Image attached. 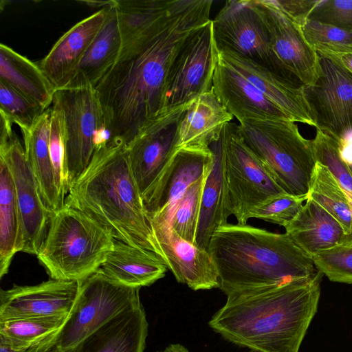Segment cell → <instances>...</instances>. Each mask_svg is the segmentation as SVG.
Segmentation results:
<instances>
[{"mask_svg": "<svg viewBox=\"0 0 352 352\" xmlns=\"http://www.w3.org/2000/svg\"><path fill=\"white\" fill-rule=\"evenodd\" d=\"M219 57L250 81L292 121L316 127L303 85H296L234 53L219 52Z\"/></svg>", "mask_w": 352, "mask_h": 352, "instance_id": "44dd1931", "label": "cell"}, {"mask_svg": "<svg viewBox=\"0 0 352 352\" xmlns=\"http://www.w3.org/2000/svg\"><path fill=\"white\" fill-rule=\"evenodd\" d=\"M21 219L13 177L6 160L0 157V278L9 270L13 256L22 252Z\"/></svg>", "mask_w": 352, "mask_h": 352, "instance_id": "f546056e", "label": "cell"}, {"mask_svg": "<svg viewBox=\"0 0 352 352\" xmlns=\"http://www.w3.org/2000/svg\"><path fill=\"white\" fill-rule=\"evenodd\" d=\"M318 56L320 76L304 86L305 97L316 129L340 144L352 134V74L338 59Z\"/></svg>", "mask_w": 352, "mask_h": 352, "instance_id": "7c38bea8", "label": "cell"}, {"mask_svg": "<svg viewBox=\"0 0 352 352\" xmlns=\"http://www.w3.org/2000/svg\"><path fill=\"white\" fill-rule=\"evenodd\" d=\"M211 0H176L171 12L122 46L95 87L111 144L128 146L164 111L172 62L185 40L210 19Z\"/></svg>", "mask_w": 352, "mask_h": 352, "instance_id": "6da1fadb", "label": "cell"}, {"mask_svg": "<svg viewBox=\"0 0 352 352\" xmlns=\"http://www.w3.org/2000/svg\"><path fill=\"white\" fill-rule=\"evenodd\" d=\"M311 140L316 162L329 170L352 202V173L339 143L319 129Z\"/></svg>", "mask_w": 352, "mask_h": 352, "instance_id": "d590c367", "label": "cell"}, {"mask_svg": "<svg viewBox=\"0 0 352 352\" xmlns=\"http://www.w3.org/2000/svg\"><path fill=\"white\" fill-rule=\"evenodd\" d=\"M233 117L213 89L196 97L187 106L181 120L176 149L208 148L220 138L224 126Z\"/></svg>", "mask_w": 352, "mask_h": 352, "instance_id": "603a6c76", "label": "cell"}, {"mask_svg": "<svg viewBox=\"0 0 352 352\" xmlns=\"http://www.w3.org/2000/svg\"><path fill=\"white\" fill-rule=\"evenodd\" d=\"M208 173L192 184L171 206L149 219V222H165L183 239L197 245L201 197Z\"/></svg>", "mask_w": 352, "mask_h": 352, "instance_id": "d6a6232c", "label": "cell"}, {"mask_svg": "<svg viewBox=\"0 0 352 352\" xmlns=\"http://www.w3.org/2000/svg\"><path fill=\"white\" fill-rule=\"evenodd\" d=\"M114 3L115 0L113 4L106 8V17L102 28L65 88L87 86L95 88L118 59L122 48V38Z\"/></svg>", "mask_w": 352, "mask_h": 352, "instance_id": "484cf974", "label": "cell"}, {"mask_svg": "<svg viewBox=\"0 0 352 352\" xmlns=\"http://www.w3.org/2000/svg\"><path fill=\"white\" fill-rule=\"evenodd\" d=\"M213 164L210 148H177L149 190L142 196L148 219L171 206L184 191L208 173Z\"/></svg>", "mask_w": 352, "mask_h": 352, "instance_id": "ac0fdd59", "label": "cell"}, {"mask_svg": "<svg viewBox=\"0 0 352 352\" xmlns=\"http://www.w3.org/2000/svg\"><path fill=\"white\" fill-rule=\"evenodd\" d=\"M0 157L7 162L14 182L21 219L22 252L36 256L45 239L52 212L43 200L24 147L16 134L0 144Z\"/></svg>", "mask_w": 352, "mask_h": 352, "instance_id": "4fadbf2b", "label": "cell"}, {"mask_svg": "<svg viewBox=\"0 0 352 352\" xmlns=\"http://www.w3.org/2000/svg\"><path fill=\"white\" fill-rule=\"evenodd\" d=\"M114 241L102 225L65 204L52 212L36 256L52 279L82 281L99 270Z\"/></svg>", "mask_w": 352, "mask_h": 352, "instance_id": "5b68a950", "label": "cell"}, {"mask_svg": "<svg viewBox=\"0 0 352 352\" xmlns=\"http://www.w3.org/2000/svg\"><path fill=\"white\" fill-rule=\"evenodd\" d=\"M52 108L60 115L67 192L86 170L98 148L110 142L104 116L91 86L55 90Z\"/></svg>", "mask_w": 352, "mask_h": 352, "instance_id": "52a82bcc", "label": "cell"}, {"mask_svg": "<svg viewBox=\"0 0 352 352\" xmlns=\"http://www.w3.org/2000/svg\"><path fill=\"white\" fill-rule=\"evenodd\" d=\"M267 29L273 51L304 86L314 85L320 76L319 56L307 42L300 25L274 0H252Z\"/></svg>", "mask_w": 352, "mask_h": 352, "instance_id": "9a60e30c", "label": "cell"}, {"mask_svg": "<svg viewBox=\"0 0 352 352\" xmlns=\"http://www.w3.org/2000/svg\"><path fill=\"white\" fill-rule=\"evenodd\" d=\"M307 197L341 224L347 236V245H352V202L329 170L318 162L311 176Z\"/></svg>", "mask_w": 352, "mask_h": 352, "instance_id": "1f68e13d", "label": "cell"}, {"mask_svg": "<svg viewBox=\"0 0 352 352\" xmlns=\"http://www.w3.org/2000/svg\"><path fill=\"white\" fill-rule=\"evenodd\" d=\"M218 60L210 19L190 34L177 51L167 77L164 111L211 91Z\"/></svg>", "mask_w": 352, "mask_h": 352, "instance_id": "8fae6325", "label": "cell"}, {"mask_svg": "<svg viewBox=\"0 0 352 352\" xmlns=\"http://www.w3.org/2000/svg\"><path fill=\"white\" fill-rule=\"evenodd\" d=\"M167 269L156 254L115 239L98 271L120 285L140 289L163 278Z\"/></svg>", "mask_w": 352, "mask_h": 352, "instance_id": "d4e9b609", "label": "cell"}, {"mask_svg": "<svg viewBox=\"0 0 352 352\" xmlns=\"http://www.w3.org/2000/svg\"><path fill=\"white\" fill-rule=\"evenodd\" d=\"M176 0H115L122 46L148 30L171 11Z\"/></svg>", "mask_w": 352, "mask_h": 352, "instance_id": "4dcf8cb0", "label": "cell"}, {"mask_svg": "<svg viewBox=\"0 0 352 352\" xmlns=\"http://www.w3.org/2000/svg\"><path fill=\"white\" fill-rule=\"evenodd\" d=\"M212 24L219 52L234 53L296 85H303L275 55L267 29L252 0L227 1Z\"/></svg>", "mask_w": 352, "mask_h": 352, "instance_id": "9c48e42d", "label": "cell"}, {"mask_svg": "<svg viewBox=\"0 0 352 352\" xmlns=\"http://www.w3.org/2000/svg\"><path fill=\"white\" fill-rule=\"evenodd\" d=\"M318 271L330 280L352 284V245H340L312 256Z\"/></svg>", "mask_w": 352, "mask_h": 352, "instance_id": "f35d334b", "label": "cell"}, {"mask_svg": "<svg viewBox=\"0 0 352 352\" xmlns=\"http://www.w3.org/2000/svg\"><path fill=\"white\" fill-rule=\"evenodd\" d=\"M352 173V155H342Z\"/></svg>", "mask_w": 352, "mask_h": 352, "instance_id": "7dc6e473", "label": "cell"}, {"mask_svg": "<svg viewBox=\"0 0 352 352\" xmlns=\"http://www.w3.org/2000/svg\"><path fill=\"white\" fill-rule=\"evenodd\" d=\"M285 233L310 256L335 247L347 245L341 224L310 198L297 215L284 226Z\"/></svg>", "mask_w": 352, "mask_h": 352, "instance_id": "cb8c5ba5", "label": "cell"}, {"mask_svg": "<svg viewBox=\"0 0 352 352\" xmlns=\"http://www.w3.org/2000/svg\"><path fill=\"white\" fill-rule=\"evenodd\" d=\"M50 108L28 130L21 131L27 160L36 178L45 206L52 212L62 208L65 201L60 196L56 184L51 159L49 135Z\"/></svg>", "mask_w": 352, "mask_h": 352, "instance_id": "83f0119b", "label": "cell"}, {"mask_svg": "<svg viewBox=\"0 0 352 352\" xmlns=\"http://www.w3.org/2000/svg\"><path fill=\"white\" fill-rule=\"evenodd\" d=\"M140 288L120 285L97 271L80 281L78 296L55 342L67 352L129 306L140 301Z\"/></svg>", "mask_w": 352, "mask_h": 352, "instance_id": "30bf717a", "label": "cell"}, {"mask_svg": "<svg viewBox=\"0 0 352 352\" xmlns=\"http://www.w3.org/2000/svg\"><path fill=\"white\" fill-rule=\"evenodd\" d=\"M212 89L239 123L246 120H291L256 87L219 57Z\"/></svg>", "mask_w": 352, "mask_h": 352, "instance_id": "d6986e66", "label": "cell"}, {"mask_svg": "<svg viewBox=\"0 0 352 352\" xmlns=\"http://www.w3.org/2000/svg\"><path fill=\"white\" fill-rule=\"evenodd\" d=\"M210 148L213 153V164L202 193L196 238L197 245L206 250L214 232L228 223V219L231 215L223 176L222 133Z\"/></svg>", "mask_w": 352, "mask_h": 352, "instance_id": "4316f807", "label": "cell"}, {"mask_svg": "<svg viewBox=\"0 0 352 352\" xmlns=\"http://www.w3.org/2000/svg\"><path fill=\"white\" fill-rule=\"evenodd\" d=\"M56 335V333L32 347L21 351H14L0 344V352H63L55 342Z\"/></svg>", "mask_w": 352, "mask_h": 352, "instance_id": "7bdbcfd3", "label": "cell"}, {"mask_svg": "<svg viewBox=\"0 0 352 352\" xmlns=\"http://www.w3.org/2000/svg\"><path fill=\"white\" fill-rule=\"evenodd\" d=\"M65 204L105 227L115 239L161 258L129 163L127 146L104 144L69 188Z\"/></svg>", "mask_w": 352, "mask_h": 352, "instance_id": "3957f363", "label": "cell"}, {"mask_svg": "<svg viewBox=\"0 0 352 352\" xmlns=\"http://www.w3.org/2000/svg\"><path fill=\"white\" fill-rule=\"evenodd\" d=\"M81 3H85L89 6L94 7V8H99L102 7V8H106L111 4L113 3L114 0H110V1H80Z\"/></svg>", "mask_w": 352, "mask_h": 352, "instance_id": "ee69618b", "label": "cell"}, {"mask_svg": "<svg viewBox=\"0 0 352 352\" xmlns=\"http://www.w3.org/2000/svg\"><path fill=\"white\" fill-rule=\"evenodd\" d=\"M275 3L300 25L309 19L318 1L274 0Z\"/></svg>", "mask_w": 352, "mask_h": 352, "instance_id": "b9f144b4", "label": "cell"}, {"mask_svg": "<svg viewBox=\"0 0 352 352\" xmlns=\"http://www.w3.org/2000/svg\"><path fill=\"white\" fill-rule=\"evenodd\" d=\"M238 131L278 185L288 194L307 196L316 164L311 140L291 120L243 121Z\"/></svg>", "mask_w": 352, "mask_h": 352, "instance_id": "8992f818", "label": "cell"}, {"mask_svg": "<svg viewBox=\"0 0 352 352\" xmlns=\"http://www.w3.org/2000/svg\"><path fill=\"white\" fill-rule=\"evenodd\" d=\"M107 8V7H106ZM106 8L79 21L65 32L38 64L55 90L65 88L102 28Z\"/></svg>", "mask_w": 352, "mask_h": 352, "instance_id": "ffe728a7", "label": "cell"}, {"mask_svg": "<svg viewBox=\"0 0 352 352\" xmlns=\"http://www.w3.org/2000/svg\"><path fill=\"white\" fill-rule=\"evenodd\" d=\"M322 275L230 293L208 325L252 352H298L318 309Z\"/></svg>", "mask_w": 352, "mask_h": 352, "instance_id": "7a4b0ae2", "label": "cell"}, {"mask_svg": "<svg viewBox=\"0 0 352 352\" xmlns=\"http://www.w3.org/2000/svg\"><path fill=\"white\" fill-rule=\"evenodd\" d=\"M67 318L50 316L0 320V344L14 351L32 347L57 333Z\"/></svg>", "mask_w": 352, "mask_h": 352, "instance_id": "836d02e7", "label": "cell"}, {"mask_svg": "<svg viewBox=\"0 0 352 352\" xmlns=\"http://www.w3.org/2000/svg\"><path fill=\"white\" fill-rule=\"evenodd\" d=\"M41 104L0 82V112L21 131L31 129L46 111Z\"/></svg>", "mask_w": 352, "mask_h": 352, "instance_id": "8d00e7d4", "label": "cell"}, {"mask_svg": "<svg viewBox=\"0 0 352 352\" xmlns=\"http://www.w3.org/2000/svg\"><path fill=\"white\" fill-rule=\"evenodd\" d=\"M223 169L229 211L238 224H247L250 212L272 197L287 193L265 164L246 145L236 123L223 127Z\"/></svg>", "mask_w": 352, "mask_h": 352, "instance_id": "ba28073f", "label": "cell"}, {"mask_svg": "<svg viewBox=\"0 0 352 352\" xmlns=\"http://www.w3.org/2000/svg\"><path fill=\"white\" fill-rule=\"evenodd\" d=\"M208 250L226 295L311 278L319 272L311 256L286 233L248 224L226 223L210 238Z\"/></svg>", "mask_w": 352, "mask_h": 352, "instance_id": "277c9868", "label": "cell"}, {"mask_svg": "<svg viewBox=\"0 0 352 352\" xmlns=\"http://www.w3.org/2000/svg\"><path fill=\"white\" fill-rule=\"evenodd\" d=\"M49 144L58 192L65 201L67 195L64 173L65 146L60 113L50 107Z\"/></svg>", "mask_w": 352, "mask_h": 352, "instance_id": "ab89813d", "label": "cell"}, {"mask_svg": "<svg viewBox=\"0 0 352 352\" xmlns=\"http://www.w3.org/2000/svg\"><path fill=\"white\" fill-rule=\"evenodd\" d=\"M149 223L161 258L178 283L195 291L219 288L217 269L208 250L183 239L165 222Z\"/></svg>", "mask_w": 352, "mask_h": 352, "instance_id": "2e32d148", "label": "cell"}, {"mask_svg": "<svg viewBox=\"0 0 352 352\" xmlns=\"http://www.w3.org/2000/svg\"><path fill=\"white\" fill-rule=\"evenodd\" d=\"M307 198V196L288 193L278 195L254 208L250 212V219H258L284 227L297 215Z\"/></svg>", "mask_w": 352, "mask_h": 352, "instance_id": "74e56055", "label": "cell"}, {"mask_svg": "<svg viewBox=\"0 0 352 352\" xmlns=\"http://www.w3.org/2000/svg\"><path fill=\"white\" fill-rule=\"evenodd\" d=\"M337 59L352 74V54L345 55Z\"/></svg>", "mask_w": 352, "mask_h": 352, "instance_id": "bcb514c9", "label": "cell"}, {"mask_svg": "<svg viewBox=\"0 0 352 352\" xmlns=\"http://www.w3.org/2000/svg\"><path fill=\"white\" fill-rule=\"evenodd\" d=\"M148 324L139 301L124 309L67 352H144Z\"/></svg>", "mask_w": 352, "mask_h": 352, "instance_id": "7402d4cb", "label": "cell"}, {"mask_svg": "<svg viewBox=\"0 0 352 352\" xmlns=\"http://www.w3.org/2000/svg\"><path fill=\"white\" fill-rule=\"evenodd\" d=\"M80 281L50 279L35 285H15L0 291V320L68 316Z\"/></svg>", "mask_w": 352, "mask_h": 352, "instance_id": "e0dca14e", "label": "cell"}, {"mask_svg": "<svg viewBox=\"0 0 352 352\" xmlns=\"http://www.w3.org/2000/svg\"><path fill=\"white\" fill-rule=\"evenodd\" d=\"M0 82L48 109L55 89L38 64L0 44Z\"/></svg>", "mask_w": 352, "mask_h": 352, "instance_id": "f1b7e54d", "label": "cell"}, {"mask_svg": "<svg viewBox=\"0 0 352 352\" xmlns=\"http://www.w3.org/2000/svg\"><path fill=\"white\" fill-rule=\"evenodd\" d=\"M157 352H189L188 350L180 344H172L164 349Z\"/></svg>", "mask_w": 352, "mask_h": 352, "instance_id": "f6af8a7d", "label": "cell"}, {"mask_svg": "<svg viewBox=\"0 0 352 352\" xmlns=\"http://www.w3.org/2000/svg\"><path fill=\"white\" fill-rule=\"evenodd\" d=\"M309 19L352 32V0H318Z\"/></svg>", "mask_w": 352, "mask_h": 352, "instance_id": "60d3db41", "label": "cell"}, {"mask_svg": "<svg viewBox=\"0 0 352 352\" xmlns=\"http://www.w3.org/2000/svg\"><path fill=\"white\" fill-rule=\"evenodd\" d=\"M188 105L164 111L127 146L131 169L142 197L175 151L179 124Z\"/></svg>", "mask_w": 352, "mask_h": 352, "instance_id": "5bb4252c", "label": "cell"}, {"mask_svg": "<svg viewBox=\"0 0 352 352\" xmlns=\"http://www.w3.org/2000/svg\"><path fill=\"white\" fill-rule=\"evenodd\" d=\"M300 27L307 42L318 56L337 59L352 54V32L310 19Z\"/></svg>", "mask_w": 352, "mask_h": 352, "instance_id": "e575fe53", "label": "cell"}]
</instances>
